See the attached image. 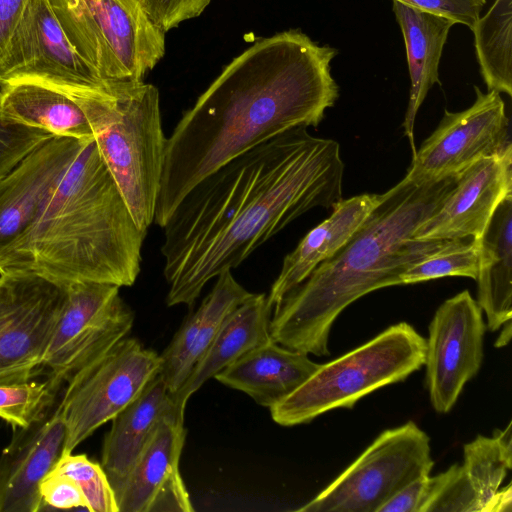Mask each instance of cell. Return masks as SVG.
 Wrapping results in <instances>:
<instances>
[{
  "label": "cell",
  "instance_id": "obj_1",
  "mask_svg": "<svg viewBox=\"0 0 512 512\" xmlns=\"http://www.w3.org/2000/svg\"><path fill=\"white\" fill-rule=\"evenodd\" d=\"M339 144L296 127L239 154L199 181L163 229L168 306L192 305L204 286L316 207L342 199Z\"/></svg>",
  "mask_w": 512,
  "mask_h": 512
},
{
  "label": "cell",
  "instance_id": "obj_2",
  "mask_svg": "<svg viewBox=\"0 0 512 512\" xmlns=\"http://www.w3.org/2000/svg\"><path fill=\"white\" fill-rule=\"evenodd\" d=\"M337 50L300 30L262 38L235 57L166 139L154 223L162 227L204 177L296 127H317L334 106Z\"/></svg>",
  "mask_w": 512,
  "mask_h": 512
},
{
  "label": "cell",
  "instance_id": "obj_3",
  "mask_svg": "<svg viewBox=\"0 0 512 512\" xmlns=\"http://www.w3.org/2000/svg\"><path fill=\"white\" fill-rule=\"evenodd\" d=\"M455 181L456 175L427 181L405 176L381 194L349 241L274 307L271 339L292 350L330 355V330L347 306L374 290L402 285L404 271L452 243L413 234Z\"/></svg>",
  "mask_w": 512,
  "mask_h": 512
},
{
  "label": "cell",
  "instance_id": "obj_4",
  "mask_svg": "<svg viewBox=\"0 0 512 512\" xmlns=\"http://www.w3.org/2000/svg\"><path fill=\"white\" fill-rule=\"evenodd\" d=\"M146 234L131 212L94 139L82 140L36 218L6 256L1 274L33 273L67 286H132Z\"/></svg>",
  "mask_w": 512,
  "mask_h": 512
},
{
  "label": "cell",
  "instance_id": "obj_5",
  "mask_svg": "<svg viewBox=\"0 0 512 512\" xmlns=\"http://www.w3.org/2000/svg\"><path fill=\"white\" fill-rule=\"evenodd\" d=\"M61 91L84 111L105 165L135 223L147 234L154 223L167 139L158 89L144 81H105Z\"/></svg>",
  "mask_w": 512,
  "mask_h": 512
},
{
  "label": "cell",
  "instance_id": "obj_6",
  "mask_svg": "<svg viewBox=\"0 0 512 512\" xmlns=\"http://www.w3.org/2000/svg\"><path fill=\"white\" fill-rule=\"evenodd\" d=\"M426 339L400 322L318 369L270 408L274 422L291 427L337 408L354 407L363 396L405 380L425 363Z\"/></svg>",
  "mask_w": 512,
  "mask_h": 512
},
{
  "label": "cell",
  "instance_id": "obj_7",
  "mask_svg": "<svg viewBox=\"0 0 512 512\" xmlns=\"http://www.w3.org/2000/svg\"><path fill=\"white\" fill-rule=\"evenodd\" d=\"M67 39L104 81H144L165 54V33L138 0H49Z\"/></svg>",
  "mask_w": 512,
  "mask_h": 512
},
{
  "label": "cell",
  "instance_id": "obj_8",
  "mask_svg": "<svg viewBox=\"0 0 512 512\" xmlns=\"http://www.w3.org/2000/svg\"><path fill=\"white\" fill-rule=\"evenodd\" d=\"M430 438L413 421L383 431L301 512H377L398 490L429 475Z\"/></svg>",
  "mask_w": 512,
  "mask_h": 512
},
{
  "label": "cell",
  "instance_id": "obj_9",
  "mask_svg": "<svg viewBox=\"0 0 512 512\" xmlns=\"http://www.w3.org/2000/svg\"><path fill=\"white\" fill-rule=\"evenodd\" d=\"M160 366L159 354L126 336L70 379L60 399L67 430L64 453L135 400Z\"/></svg>",
  "mask_w": 512,
  "mask_h": 512
},
{
  "label": "cell",
  "instance_id": "obj_10",
  "mask_svg": "<svg viewBox=\"0 0 512 512\" xmlns=\"http://www.w3.org/2000/svg\"><path fill=\"white\" fill-rule=\"evenodd\" d=\"M119 289L100 282L66 286L65 306L41 366L55 391H62L70 379L131 331L134 312Z\"/></svg>",
  "mask_w": 512,
  "mask_h": 512
},
{
  "label": "cell",
  "instance_id": "obj_11",
  "mask_svg": "<svg viewBox=\"0 0 512 512\" xmlns=\"http://www.w3.org/2000/svg\"><path fill=\"white\" fill-rule=\"evenodd\" d=\"M67 297L66 286L33 273L1 274L0 385L31 381Z\"/></svg>",
  "mask_w": 512,
  "mask_h": 512
},
{
  "label": "cell",
  "instance_id": "obj_12",
  "mask_svg": "<svg viewBox=\"0 0 512 512\" xmlns=\"http://www.w3.org/2000/svg\"><path fill=\"white\" fill-rule=\"evenodd\" d=\"M474 88L476 100L469 108L461 112L445 110L438 127L413 155L406 177L427 181L457 175L511 143L500 93Z\"/></svg>",
  "mask_w": 512,
  "mask_h": 512
},
{
  "label": "cell",
  "instance_id": "obj_13",
  "mask_svg": "<svg viewBox=\"0 0 512 512\" xmlns=\"http://www.w3.org/2000/svg\"><path fill=\"white\" fill-rule=\"evenodd\" d=\"M487 327L483 311L468 290L445 300L436 310L426 339V384L438 413L449 412L483 360Z\"/></svg>",
  "mask_w": 512,
  "mask_h": 512
},
{
  "label": "cell",
  "instance_id": "obj_14",
  "mask_svg": "<svg viewBox=\"0 0 512 512\" xmlns=\"http://www.w3.org/2000/svg\"><path fill=\"white\" fill-rule=\"evenodd\" d=\"M56 88L97 86L100 79L67 39L49 0H28L0 59V80Z\"/></svg>",
  "mask_w": 512,
  "mask_h": 512
},
{
  "label": "cell",
  "instance_id": "obj_15",
  "mask_svg": "<svg viewBox=\"0 0 512 512\" xmlns=\"http://www.w3.org/2000/svg\"><path fill=\"white\" fill-rule=\"evenodd\" d=\"M512 194V144L456 175L438 208L415 230L417 240L479 239L499 203Z\"/></svg>",
  "mask_w": 512,
  "mask_h": 512
},
{
  "label": "cell",
  "instance_id": "obj_16",
  "mask_svg": "<svg viewBox=\"0 0 512 512\" xmlns=\"http://www.w3.org/2000/svg\"><path fill=\"white\" fill-rule=\"evenodd\" d=\"M61 393L29 426L12 428L0 455V512L43 511L40 484L65 451Z\"/></svg>",
  "mask_w": 512,
  "mask_h": 512
},
{
  "label": "cell",
  "instance_id": "obj_17",
  "mask_svg": "<svg viewBox=\"0 0 512 512\" xmlns=\"http://www.w3.org/2000/svg\"><path fill=\"white\" fill-rule=\"evenodd\" d=\"M81 141L52 136L0 178V273L6 256L33 223Z\"/></svg>",
  "mask_w": 512,
  "mask_h": 512
},
{
  "label": "cell",
  "instance_id": "obj_18",
  "mask_svg": "<svg viewBox=\"0 0 512 512\" xmlns=\"http://www.w3.org/2000/svg\"><path fill=\"white\" fill-rule=\"evenodd\" d=\"M184 415L164 419L132 468L117 498L119 512H192L179 462Z\"/></svg>",
  "mask_w": 512,
  "mask_h": 512
},
{
  "label": "cell",
  "instance_id": "obj_19",
  "mask_svg": "<svg viewBox=\"0 0 512 512\" xmlns=\"http://www.w3.org/2000/svg\"><path fill=\"white\" fill-rule=\"evenodd\" d=\"M184 412L158 374L135 400L112 418L111 428L104 438L100 464L116 501L159 424L168 417L184 415Z\"/></svg>",
  "mask_w": 512,
  "mask_h": 512
},
{
  "label": "cell",
  "instance_id": "obj_20",
  "mask_svg": "<svg viewBox=\"0 0 512 512\" xmlns=\"http://www.w3.org/2000/svg\"><path fill=\"white\" fill-rule=\"evenodd\" d=\"M252 295L226 270L216 277L212 290L198 309L180 326L159 354V375L175 393L206 353L226 317Z\"/></svg>",
  "mask_w": 512,
  "mask_h": 512
},
{
  "label": "cell",
  "instance_id": "obj_21",
  "mask_svg": "<svg viewBox=\"0 0 512 512\" xmlns=\"http://www.w3.org/2000/svg\"><path fill=\"white\" fill-rule=\"evenodd\" d=\"M381 194H361L341 199L331 215L312 228L287 254L267 295L274 307L303 282L321 263L336 254L352 237L378 203Z\"/></svg>",
  "mask_w": 512,
  "mask_h": 512
},
{
  "label": "cell",
  "instance_id": "obj_22",
  "mask_svg": "<svg viewBox=\"0 0 512 512\" xmlns=\"http://www.w3.org/2000/svg\"><path fill=\"white\" fill-rule=\"evenodd\" d=\"M319 366L307 353L270 340L244 354L214 378L270 409L294 392Z\"/></svg>",
  "mask_w": 512,
  "mask_h": 512
},
{
  "label": "cell",
  "instance_id": "obj_23",
  "mask_svg": "<svg viewBox=\"0 0 512 512\" xmlns=\"http://www.w3.org/2000/svg\"><path fill=\"white\" fill-rule=\"evenodd\" d=\"M392 10L402 31L406 47L411 86L403 128L414 155L416 153L414 144L416 115L429 90L434 84L440 83L439 64L443 48L450 29L456 23L450 18L414 8L396 0H392Z\"/></svg>",
  "mask_w": 512,
  "mask_h": 512
},
{
  "label": "cell",
  "instance_id": "obj_24",
  "mask_svg": "<svg viewBox=\"0 0 512 512\" xmlns=\"http://www.w3.org/2000/svg\"><path fill=\"white\" fill-rule=\"evenodd\" d=\"M272 313L267 295L252 293L226 317L204 356L182 386L171 394L173 400L185 409L188 399L206 381L250 350L272 340L269 329Z\"/></svg>",
  "mask_w": 512,
  "mask_h": 512
},
{
  "label": "cell",
  "instance_id": "obj_25",
  "mask_svg": "<svg viewBox=\"0 0 512 512\" xmlns=\"http://www.w3.org/2000/svg\"><path fill=\"white\" fill-rule=\"evenodd\" d=\"M0 118L4 123L39 129L54 136L94 139L84 111L68 94L33 80L3 82Z\"/></svg>",
  "mask_w": 512,
  "mask_h": 512
},
{
  "label": "cell",
  "instance_id": "obj_26",
  "mask_svg": "<svg viewBox=\"0 0 512 512\" xmlns=\"http://www.w3.org/2000/svg\"><path fill=\"white\" fill-rule=\"evenodd\" d=\"M479 242L477 303L487 328L496 331L512 318V194L499 203Z\"/></svg>",
  "mask_w": 512,
  "mask_h": 512
},
{
  "label": "cell",
  "instance_id": "obj_27",
  "mask_svg": "<svg viewBox=\"0 0 512 512\" xmlns=\"http://www.w3.org/2000/svg\"><path fill=\"white\" fill-rule=\"evenodd\" d=\"M480 72L489 91L512 95V0H495L471 28Z\"/></svg>",
  "mask_w": 512,
  "mask_h": 512
},
{
  "label": "cell",
  "instance_id": "obj_28",
  "mask_svg": "<svg viewBox=\"0 0 512 512\" xmlns=\"http://www.w3.org/2000/svg\"><path fill=\"white\" fill-rule=\"evenodd\" d=\"M463 450L462 466L476 494L480 512H484L512 468L511 422L504 430H494L491 438L478 435L465 444Z\"/></svg>",
  "mask_w": 512,
  "mask_h": 512
},
{
  "label": "cell",
  "instance_id": "obj_29",
  "mask_svg": "<svg viewBox=\"0 0 512 512\" xmlns=\"http://www.w3.org/2000/svg\"><path fill=\"white\" fill-rule=\"evenodd\" d=\"M480 242L475 238L454 239L448 246L413 264L401 275V283L413 284L447 276L477 279Z\"/></svg>",
  "mask_w": 512,
  "mask_h": 512
},
{
  "label": "cell",
  "instance_id": "obj_30",
  "mask_svg": "<svg viewBox=\"0 0 512 512\" xmlns=\"http://www.w3.org/2000/svg\"><path fill=\"white\" fill-rule=\"evenodd\" d=\"M51 472L73 479L82 490L90 512H119L113 489L101 464L85 454L64 453Z\"/></svg>",
  "mask_w": 512,
  "mask_h": 512
},
{
  "label": "cell",
  "instance_id": "obj_31",
  "mask_svg": "<svg viewBox=\"0 0 512 512\" xmlns=\"http://www.w3.org/2000/svg\"><path fill=\"white\" fill-rule=\"evenodd\" d=\"M60 392L52 389L47 380L0 385V418L12 428L27 427L43 413Z\"/></svg>",
  "mask_w": 512,
  "mask_h": 512
},
{
  "label": "cell",
  "instance_id": "obj_32",
  "mask_svg": "<svg viewBox=\"0 0 512 512\" xmlns=\"http://www.w3.org/2000/svg\"><path fill=\"white\" fill-rule=\"evenodd\" d=\"M480 512V506L462 465L429 477L427 494L421 512Z\"/></svg>",
  "mask_w": 512,
  "mask_h": 512
},
{
  "label": "cell",
  "instance_id": "obj_33",
  "mask_svg": "<svg viewBox=\"0 0 512 512\" xmlns=\"http://www.w3.org/2000/svg\"><path fill=\"white\" fill-rule=\"evenodd\" d=\"M2 84L0 80V92ZM52 136L39 129L4 123L0 118V178Z\"/></svg>",
  "mask_w": 512,
  "mask_h": 512
},
{
  "label": "cell",
  "instance_id": "obj_34",
  "mask_svg": "<svg viewBox=\"0 0 512 512\" xmlns=\"http://www.w3.org/2000/svg\"><path fill=\"white\" fill-rule=\"evenodd\" d=\"M150 21L166 33L180 23L198 17L211 0H138Z\"/></svg>",
  "mask_w": 512,
  "mask_h": 512
},
{
  "label": "cell",
  "instance_id": "obj_35",
  "mask_svg": "<svg viewBox=\"0 0 512 512\" xmlns=\"http://www.w3.org/2000/svg\"><path fill=\"white\" fill-rule=\"evenodd\" d=\"M43 510L84 508L87 501L78 484L70 477L50 472L39 487Z\"/></svg>",
  "mask_w": 512,
  "mask_h": 512
},
{
  "label": "cell",
  "instance_id": "obj_36",
  "mask_svg": "<svg viewBox=\"0 0 512 512\" xmlns=\"http://www.w3.org/2000/svg\"><path fill=\"white\" fill-rule=\"evenodd\" d=\"M411 7L438 14L472 28L486 0H396Z\"/></svg>",
  "mask_w": 512,
  "mask_h": 512
},
{
  "label": "cell",
  "instance_id": "obj_37",
  "mask_svg": "<svg viewBox=\"0 0 512 512\" xmlns=\"http://www.w3.org/2000/svg\"><path fill=\"white\" fill-rule=\"evenodd\" d=\"M429 477V475H423L406 484L377 512H421L428 490Z\"/></svg>",
  "mask_w": 512,
  "mask_h": 512
},
{
  "label": "cell",
  "instance_id": "obj_38",
  "mask_svg": "<svg viewBox=\"0 0 512 512\" xmlns=\"http://www.w3.org/2000/svg\"><path fill=\"white\" fill-rule=\"evenodd\" d=\"M28 0H0V59Z\"/></svg>",
  "mask_w": 512,
  "mask_h": 512
},
{
  "label": "cell",
  "instance_id": "obj_39",
  "mask_svg": "<svg viewBox=\"0 0 512 512\" xmlns=\"http://www.w3.org/2000/svg\"><path fill=\"white\" fill-rule=\"evenodd\" d=\"M511 483L499 489L486 505L484 512H510L512 510Z\"/></svg>",
  "mask_w": 512,
  "mask_h": 512
},
{
  "label": "cell",
  "instance_id": "obj_40",
  "mask_svg": "<svg viewBox=\"0 0 512 512\" xmlns=\"http://www.w3.org/2000/svg\"><path fill=\"white\" fill-rule=\"evenodd\" d=\"M511 320L504 323V328L501 331L497 341L495 342L496 347H502L509 343L511 339Z\"/></svg>",
  "mask_w": 512,
  "mask_h": 512
},
{
  "label": "cell",
  "instance_id": "obj_41",
  "mask_svg": "<svg viewBox=\"0 0 512 512\" xmlns=\"http://www.w3.org/2000/svg\"><path fill=\"white\" fill-rule=\"evenodd\" d=\"M0 286H1V276H0Z\"/></svg>",
  "mask_w": 512,
  "mask_h": 512
},
{
  "label": "cell",
  "instance_id": "obj_42",
  "mask_svg": "<svg viewBox=\"0 0 512 512\" xmlns=\"http://www.w3.org/2000/svg\"><path fill=\"white\" fill-rule=\"evenodd\" d=\"M0 276H1V273H0Z\"/></svg>",
  "mask_w": 512,
  "mask_h": 512
}]
</instances>
